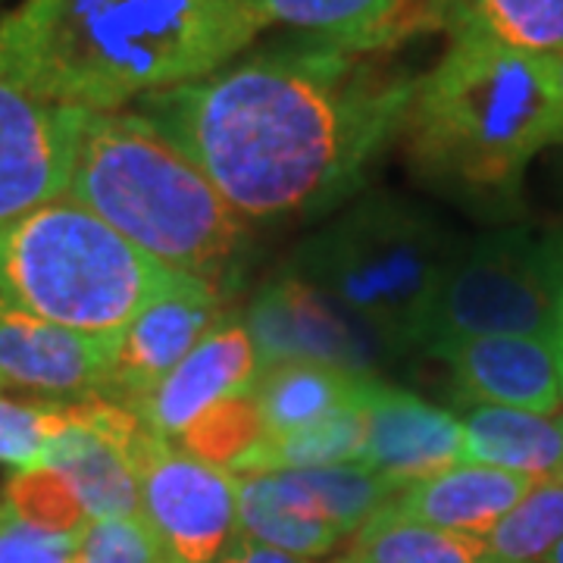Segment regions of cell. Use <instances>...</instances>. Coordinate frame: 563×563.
Wrapping results in <instances>:
<instances>
[{"label":"cell","instance_id":"1","mask_svg":"<svg viewBox=\"0 0 563 563\" xmlns=\"http://www.w3.org/2000/svg\"><path fill=\"white\" fill-rule=\"evenodd\" d=\"M383 54L301 41L132 110L179 144L235 213L317 217L361 195L373 161L398 141L417 79Z\"/></svg>","mask_w":563,"mask_h":563},{"label":"cell","instance_id":"2","mask_svg":"<svg viewBox=\"0 0 563 563\" xmlns=\"http://www.w3.org/2000/svg\"><path fill=\"white\" fill-rule=\"evenodd\" d=\"M266 20L247 0H22L0 16V79L113 113L239 60Z\"/></svg>","mask_w":563,"mask_h":563},{"label":"cell","instance_id":"3","mask_svg":"<svg viewBox=\"0 0 563 563\" xmlns=\"http://www.w3.org/2000/svg\"><path fill=\"white\" fill-rule=\"evenodd\" d=\"M398 141L417 181L444 198L514 201L536 154L563 144L554 57L451 38L442 60L417 76Z\"/></svg>","mask_w":563,"mask_h":563},{"label":"cell","instance_id":"4","mask_svg":"<svg viewBox=\"0 0 563 563\" xmlns=\"http://www.w3.org/2000/svg\"><path fill=\"white\" fill-rule=\"evenodd\" d=\"M66 198L163 266L198 279L213 282L242 247V213L135 110L85 117Z\"/></svg>","mask_w":563,"mask_h":563},{"label":"cell","instance_id":"5","mask_svg":"<svg viewBox=\"0 0 563 563\" xmlns=\"http://www.w3.org/2000/svg\"><path fill=\"white\" fill-rule=\"evenodd\" d=\"M457 242L420 203L373 191L298 244L291 276L404 354L420 347L426 307Z\"/></svg>","mask_w":563,"mask_h":563},{"label":"cell","instance_id":"6","mask_svg":"<svg viewBox=\"0 0 563 563\" xmlns=\"http://www.w3.org/2000/svg\"><path fill=\"white\" fill-rule=\"evenodd\" d=\"M176 279L73 198L0 225V298L85 335H120Z\"/></svg>","mask_w":563,"mask_h":563},{"label":"cell","instance_id":"7","mask_svg":"<svg viewBox=\"0 0 563 563\" xmlns=\"http://www.w3.org/2000/svg\"><path fill=\"white\" fill-rule=\"evenodd\" d=\"M558 257L561 239H539L520 225L457 242L422 317V351L483 335L551 339Z\"/></svg>","mask_w":563,"mask_h":563},{"label":"cell","instance_id":"8","mask_svg":"<svg viewBox=\"0 0 563 563\" xmlns=\"http://www.w3.org/2000/svg\"><path fill=\"white\" fill-rule=\"evenodd\" d=\"M141 520L173 563H217L239 536V476L144 429L135 448Z\"/></svg>","mask_w":563,"mask_h":563},{"label":"cell","instance_id":"9","mask_svg":"<svg viewBox=\"0 0 563 563\" xmlns=\"http://www.w3.org/2000/svg\"><path fill=\"white\" fill-rule=\"evenodd\" d=\"M244 325L261 351L263 366L317 361L373 376L379 363L401 357L373 329L295 276L269 282L251 303Z\"/></svg>","mask_w":563,"mask_h":563},{"label":"cell","instance_id":"10","mask_svg":"<svg viewBox=\"0 0 563 563\" xmlns=\"http://www.w3.org/2000/svg\"><path fill=\"white\" fill-rule=\"evenodd\" d=\"M141 435L144 426L129 407L98 395L79 398L73 401L69 426L51 444L44 466H54L69 483L88 520L141 517L135 470Z\"/></svg>","mask_w":563,"mask_h":563},{"label":"cell","instance_id":"11","mask_svg":"<svg viewBox=\"0 0 563 563\" xmlns=\"http://www.w3.org/2000/svg\"><path fill=\"white\" fill-rule=\"evenodd\" d=\"M85 117L0 79V225L66 198Z\"/></svg>","mask_w":563,"mask_h":563},{"label":"cell","instance_id":"12","mask_svg":"<svg viewBox=\"0 0 563 563\" xmlns=\"http://www.w3.org/2000/svg\"><path fill=\"white\" fill-rule=\"evenodd\" d=\"M220 325V288L179 273L161 298L147 303L117 335L110 376L98 398L139 401L179 366Z\"/></svg>","mask_w":563,"mask_h":563},{"label":"cell","instance_id":"13","mask_svg":"<svg viewBox=\"0 0 563 563\" xmlns=\"http://www.w3.org/2000/svg\"><path fill=\"white\" fill-rule=\"evenodd\" d=\"M261 373V351L247 325L220 322L157 388L125 407L147 432L173 442L213 404L254 391Z\"/></svg>","mask_w":563,"mask_h":563},{"label":"cell","instance_id":"14","mask_svg":"<svg viewBox=\"0 0 563 563\" xmlns=\"http://www.w3.org/2000/svg\"><path fill=\"white\" fill-rule=\"evenodd\" d=\"M117 335H85L0 298V379L41 395L95 398L110 376Z\"/></svg>","mask_w":563,"mask_h":563},{"label":"cell","instance_id":"15","mask_svg":"<svg viewBox=\"0 0 563 563\" xmlns=\"http://www.w3.org/2000/svg\"><path fill=\"white\" fill-rule=\"evenodd\" d=\"M451 366L466 404L510 407L529 413H561L563 376L558 347L536 335H483L432 351Z\"/></svg>","mask_w":563,"mask_h":563},{"label":"cell","instance_id":"16","mask_svg":"<svg viewBox=\"0 0 563 563\" xmlns=\"http://www.w3.org/2000/svg\"><path fill=\"white\" fill-rule=\"evenodd\" d=\"M363 422L366 444L361 463L383 473L398 488L463 463L461 417L383 379L369 385Z\"/></svg>","mask_w":563,"mask_h":563},{"label":"cell","instance_id":"17","mask_svg":"<svg viewBox=\"0 0 563 563\" xmlns=\"http://www.w3.org/2000/svg\"><path fill=\"white\" fill-rule=\"evenodd\" d=\"M532 488L536 479L517 473L483 463H457L451 470L401 488L379 514L391 520L485 539Z\"/></svg>","mask_w":563,"mask_h":563},{"label":"cell","instance_id":"18","mask_svg":"<svg viewBox=\"0 0 563 563\" xmlns=\"http://www.w3.org/2000/svg\"><path fill=\"white\" fill-rule=\"evenodd\" d=\"M463 463H483L526 479H554L563 466V410L529 413L466 404L461 413Z\"/></svg>","mask_w":563,"mask_h":563},{"label":"cell","instance_id":"19","mask_svg":"<svg viewBox=\"0 0 563 563\" xmlns=\"http://www.w3.org/2000/svg\"><path fill=\"white\" fill-rule=\"evenodd\" d=\"M376 376L317 361H279L263 366L254 385L266 435H285L366 404Z\"/></svg>","mask_w":563,"mask_h":563},{"label":"cell","instance_id":"20","mask_svg":"<svg viewBox=\"0 0 563 563\" xmlns=\"http://www.w3.org/2000/svg\"><path fill=\"white\" fill-rule=\"evenodd\" d=\"M435 20L451 38L492 41L536 57L563 54V0H435Z\"/></svg>","mask_w":563,"mask_h":563},{"label":"cell","instance_id":"21","mask_svg":"<svg viewBox=\"0 0 563 563\" xmlns=\"http://www.w3.org/2000/svg\"><path fill=\"white\" fill-rule=\"evenodd\" d=\"M239 532L307 561L322 558L344 542L335 526L320 520L288 492L279 473L239 476Z\"/></svg>","mask_w":563,"mask_h":563},{"label":"cell","instance_id":"22","mask_svg":"<svg viewBox=\"0 0 563 563\" xmlns=\"http://www.w3.org/2000/svg\"><path fill=\"white\" fill-rule=\"evenodd\" d=\"M279 479L298 501H303L307 510L335 526L344 539L354 536L376 510H383L401 492L383 473L369 470L361 461L313 466V470H285L279 473Z\"/></svg>","mask_w":563,"mask_h":563},{"label":"cell","instance_id":"23","mask_svg":"<svg viewBox=\"0 0 563 563\" xmlns=\"http://www.w3.org/2000/svg\"><path fill=\"white\" fill-rule=\"evenodd\" d=\"M366 422L363 407L335 413L329 420L313 422L307 429H295L285 435H263L242 461L232 466L235 476H261V473H285V470H313L354 463L363 457Z\"/></svg>","mask_w":563,"mask_h":563},{"label":"cell","instance_id":"24","mask_svg":"<svg viewBox=\"0 0 563 563\" xmlns=\"http://www.w3.org/2000/svg\"><path fill=\"white\" fill-rule=\"evenodd\" d=\"M332 563H495L485 539L373 514Z\"/></svg>","mask_w":563,"mask_h":563},{"label":"cell","instance_id":"25","mask_svg":"<svg viewBox=\"0 0 563 563\" xmlns=\"http://www.w3.org/2000/svg\"><path fill=\"white\" fill-rule=\"evenodd\" d=\"M266 25L279 22L310 32L313 38L332 41L351 51H361V44L383 22L395 16L404 0H247Z\"/></svg>","mask_w":563,"mask_h":563},{"label":"cell","instance_id":"26","mask_svg":"<svg viewBox=\"0 0 563 563\" xmlns=\"http://www.w3.org/2000/svg\"><path fill=\"white\" fill-rule=\"evenodd\" d=\"M563 542V483L544 479L495 526L485 544L495 563H544Z\"/></svg>","mask_w":563,"mask_h":563},{"label":"cell","instance_id":"27","mask_svg":"<svg viewBox=\"0 0 563 563\" xmlns=\"http://www.w3.org/2000/svg\"><path fill=\"white\" fill-rule=\"evenodd\" d=\"M0 507L22 523L57 536H79L91 523L76 492L54 466L16 470L0 488Z\"/></svg>","mask_w":563,"mask_h":563},{"label":"cell","instance_id":"28","mask_svg":"<svg viewBox=\"0 0 563 563\" xmlns=\"http://www.w3.org/2000/svg\"><path fill=\"white\" fill-rule=\"evenodd\" d=\"M266 435L261 407L254 391L235 395L203 410L198 420L181 432V448L201 461L222 466L232 473V466Z\"/></svg>","mask_w":563,"mask_h":563},{"label":"cell","instance_id":"29","mask_svg":"<svg viewBox=\"0 0 563 563\" xmlns=\"http://www.w3.org/2000/svg\"><path fill=\"white\" fill-rule=\"evenodd\" d=\"M73 417V401H10L0 398V463L38 470Z\"/></svg>","mask_w":563,"mask_h":563},{"label":"cell","instance_id":"30","mask_svg":"<svg viewBox=\"0 0 563 563\" xmlns=\"http://www.w3.org/2000/svg\"><path fill=\"white\" fill-rule=\"evenodd\" d=\"M76 563H173V558L141 517H122L85 526Z\"/></svg>","mask_w":563,"mask_h":563},{"label":"cell","instance_id":"31","mask_svg":"<svg viewBox=\"0 0 563 563\" xmlns=\"http://www.w3.org/2000/svg\"><path fill=\"white\" fill-rule=\"evenodd\" d=\"M79 536L44 532L0 507V563H76Z\"/></svg>","mask_w":563,"mask_h":563},{"label":"cell","instance_id":"32","mask_svg":"<svg viewBox=\"0 0 563 563\" xmlns=\"http://www.w3.org/2000/svg\"><path fill=\"white\" fill-rule=\"evenodd\" d=\"M217 563H313L307 561V558H295V554H288V551H279V548H269V544L254 542V539H247V536H235L229 548L222 551Z\"/></svg>","mask_w":563,"mask_h":563},{"label":"cell","instance_id":"33","mask_svg":"<svg viewBox=\"0 0 563 563\" xmlns=\"http://www.w3.org/2000/svg\"><path fill=\"white\" fill-rule=\"evenodd\" d=\"M551 342L558 347V361H561L563 376V239H561V257H558V301H554V332Z\"/></svg>","mask_w":563,"mask_h":563},{"label":"cell","instance_id":"34","mask_svg":"<svg viewBox=\"0 0 563 563\" xmlns=\"http://www.w3.org/2000/svg\"><path fill=\"white\" fill-rule=\"evenodd\" d=\"M554 66H558V85H561V101H563V54L554 57Z\"/></svg>","mask_w":563,"mask_h":563},{"label":"cell","instance_id":"35","mask_svg":"<svg viewBox=\"0 0 563 563\" xmlns=\"http://www.w3.org/2000/svg\"><path fill=\"white\" fill-rule=\"evenodd\" d=\"M544 563H563V542L558 544V551H554V554H551Z\"/></svg>","mask_w":563,"mask_h":563},{"label":"cell","instance_id":"36","mask_svg":"<svg viewBox=\"0 0 563 563\" xmlns=\"http://www.w3.org/2000/svg\"><path fill=\"white\" fill-rule=\"evenodd\" d=\"M554 479H558V483H563V466H561V473H558V476H554Z\"/></svg>","mask_w":563,"mask_h":563},{"label":"cell","instance_id":"37","mask_svg":"<svg viewBox=\"0 0 563 563\" xmlns=\"http://www.w3.org/2000/svg\"><path fill=\"white\" fill-rule=\"evenodd\" d=\"M0 385H3V379H0Z\"/></svg>","mask_w":563,"mask_h":563}]
</instances>
